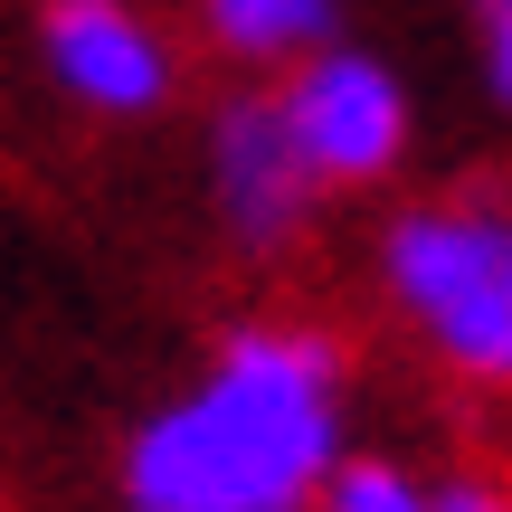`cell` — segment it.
I'll return each instance as SVG.
<instances>
[{"instance_id":"ba28073f","label":"cell","mask_w":512,"mask_h":512,"mask_svg":"<svg viewBox=\"0 0 512 512\" xmlns=\"http://www.w3.org/2000/svg\"><path fill=\"white\" fill-rule=\"evenodd\" d=\"M475 29H484V57H494V95L512 105V0H475Z\"/></svg>"},{"instance_id":"7a4b0ae2","label":"cell","mask_w":512,"mask_h":512,"mask_svg":"<svg viewBox=\"0 0 512 512\" xmlns=\"http://www.w3.org/2000/svg\"><path fill=\"white\" fill-rule=\"evenodd\" d=\"M389 294L465 380H512V219H494V209L399 219Z\"/></svg>"},{"instance_id":"6da1fadb","label":"cell","mask_w":512,"mask_h":512,"mask_svg":"<svg viewBox=\"0 0 512 512\" xmlns=\"http://www.w3.org/2000/svg\"><path fill=\"white\" fill-rule=\"evenodd\" d=\"M332 475V351L238 332L181 408L133 437V512H304Z\"/></svg>"},{"instance_id":"8992f818","label":"cell","mask_w":512,"mask_h":512,"mask_svg":"<svg viewBox=\"0 0 512 512\" xmlns=\"http://www.w3.org/2000/svg\"><path fill=\"white\" fill-rule=\"evenodd\" d=\"M209 29L238 57H294V48H323L332 0H209Z\"/></svg>"},{"instance_id":"3957f363","label":"cell","mask_w":512,"mask_h":512,"mask_svg":"<svg viewBox=\"0 0 512 512\" xmlns=\"http://www.w3.org/2000/svg\"><path fill=\"white\" fill-rule=\"evenodd\" d=\"M285 124L304 143V162L323 181H370V171L399 162V133H408V105L370 57H313L304 76L285 86Z\"/></svg>"},{"instance_id":"52a82bcc","label":"cell","mask_w":512,"mask_h":512,"mask_svg":"<svg viewBox=\"0 0 512 512\" xmlns=\"http://www.w3.org/2000/svg\"><path fill=\"white\" fill-rule=\"evenodd\" d=\"M332 512H437V503L389 465H351V475H332Z\"/></svg>"},{"instance_id":"9c48e42d","label":"cell","mask_w":512,"mask_h":512,"mask_svg":"<svg viewBox=\"0 0 512 512\" xmlns=\"http://www.w3.org/2000/svg\"><path fill=\"white\" fill-rule=\"evenodd\" d=\"M437 512H512V494H484V484H456V494H437Z\"/></svg>"},{"instance_id":"277c9868","label":"cell","mask_w":512,"mask_h":512,"mask_svg":"<svg viewBox=\"0 0 512 512\" xmlns=\"http://www.w3.org/2000/svg\"><path fill=\"white\" fill-rule=\"evenodd\" d=\"M209 171H219V209L238 219V238L275 247L304 228L313 190H323V171L304 162V143H294L285 124V95H256V105H228L219 114V143H209Z\"/></svg>"},{"instance_id":"5b68a950","label":"cell","mask_w":512,"mask_h":512,"mask_svg":"<svg viewBox=\"0 0 512 512\" xmlns=\"http://www.w3.org/2000/svg\"><path fill=\"white\" fill-rule=\"evenodd\" d=\"M48 67L105 114H143L162 95V48L124 0H48Z\"/></svg>"}]
</instances>
